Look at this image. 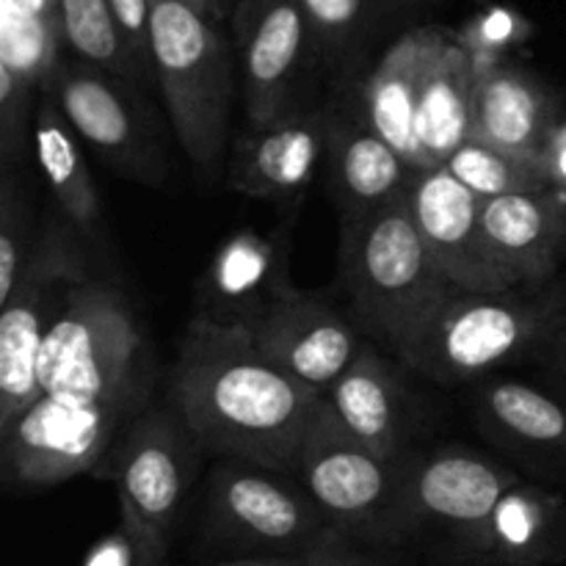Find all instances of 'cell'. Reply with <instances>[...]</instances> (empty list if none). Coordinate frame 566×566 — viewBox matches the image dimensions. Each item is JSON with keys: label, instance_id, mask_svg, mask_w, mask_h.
Wrapping results in <instances>:
<instances>
[{"label": "cell", "instance_id": "1", "mask_svg": "<svg viewBox=\"0 0 566 566\" xmlns=\"http://www.w3.org/2000/svg\"><path fill=\"white\" fill-rule=\"evenodd\" d=\"M169 401L205 451L296 475L324 392L276 368L247 326L191 318Z\"/></svg>", "mask_w": 566, "mask_h": 566}, {"label": "cell", "instance_id": "2", "mask_svg": "<svg viewBox=\"0 0 566 566\" xmlns=\"http://www.w3.org/2000/svg\"><path fill=\"white\" fill-rule=\"evenodd\" d=\"M36 376L39 390L70 401H149L153 352L125 293L88 276L50 326Z\"/></svg>", "mask_w": 566, "mask_h": 566}, {"label": "cell", "instance_id": "3", "mask_svg": "<svg viewBox=\"0 0 566 566\" xmlns=\"http://www.w3.org/2000/svg\"><path fill=\"white\" fill-rule=\"evenodd\" d=\"M566 310V287L523 293L451 291L403 340L398 357L434 381H468L539 346Z\"/></svg>", "mask_w": 566, "mask_h": 566}, {"label": "cell", "instance_id": "4", "mask_svg": "<svg viewBox=\"0 0 566 566\" xmlns=\"http://www.w3.org/2000/svg\"><path fill=\"white\" fill-rule=\"evenodd\" d=\"M149 53L177 138L193 166L210 175L230 127V39L221 22L186 0H149Z\"/></svg>", "mask_w": 566, "mask_h": 566}, {"label": "cell", "instance_id": "5", "mask_svg": "<svg viewBox=\"0 0 566 566\" xmlns=\"http://www.w3.org/2000/svg\"><path fill=\"white\" fill-rule=\"evenodd\" d=\"M340 258L359 324L392 352L453 291L415 227L407 193L343 227Z\"/></svg>", "mask_w": 566, "mask_h": 566}, {"label": "cell", "instance_id": "6", "mask_svg": "<svg viewBox=\"0 0 566 566\" xmlns=\"http://www.w3.org/2000/svg\"><path fill=\"white\" fill-rule=\"evenodd\" d=\"M412 453L379 457L343 429L324 398L304 440L296 479L343 536L370 547H401L407 545L403 495Z\"/></svg>", "mask_w": 566, "mask_h": 566}, {"label": "cell", "instance_id": "7", "mask_svg": "<svg viewBox=\"0 0 566 566\" xmlns=\"http://www.w3.org/2000/svg\"><path fill=\"white\" fill-rule=\"evenodd\" d=\"M335 534L296 475L235 457L210 470L199 528L208 551L304 558Z\"/></svg>", "mask_w": 566, "mask_h": 566}, {"label": "cell", "instance_id": "8", "mask_svg": "<svg viewBox=\"0 0 566 566\" xmlns=\"http://www.w3.org/2000/svg\"><path fill=\"white\" fill-rule=\"evenodd\" d=\"M199 451L202 442L169 401L144 409L94 473L114 481L138 566H166L177 517L197 479Z\"/></svg>", "mask_w": 566, "mask_h": 566}, {"label": "cell", "instance_id": "9", "mask_svg": "<svg viewBox=\"0 0 566 566\" xmlns=\"http://www.w3.org/2000/svg\"><path fill=\"white\" fill-rule=\"evenodd\" d=\"M92 276L86 241L64 219L39 221L36 241L0 315V434L39 398V352L72 293Z\"/></svg>", "mask_w": 566, "mask_h": 566}, {"label": "cell", "instance_id": "10", "mask_svg": "<svg viewBox=\"0 0 566 566\" xmlns=\"http://www.w3.org/2000/svg\"><path fill=\"white\" fill-rule=\"evenodd\" d=\"M144 409L142 398L70 401L39 392L0 434L3 481L11 490H48L75 475H94Z\"/></svg>", "mask_w": 566, "mask_h": 566}, {"label": "cell", "instance_id": "11", "mask_svg": "<svg viewBox=\"0 0 566 566\" xmlns=\"http://www.w3.org/2000/svg\"><path fill=\"white\" fill-rule=\"evenodd\" d=\"M520 481L512 468L470 448L415 451L403 495L407 542L429 536L457 562L473 564L486 520Z\"/></svg>", "mask_w": 566, "mask_h": 566}, {"label": "cell", "instance_id": "12", "mask_svg": "<svg viewBox=\"0 0 566 566\" xmlns=\"http://www.w3.org/2000/svg\"><path fill=\"white\" fill-rule=\"evenodd\" d=\"M77 138L116 175L164 186L166 149L138 83L64 53L50 86Z\"/></svg>", "mask_w": 566, "mask_h": 566}, {"label": "cell", "instance_id": "13", "mask_svg": "<svg viewBox=\"0 0 566 566\" xmlns=\"http://www.w3.org/2000/svg\"><path fill=\"white\" fill-rule=\"evenodd\" d=\"M407 202L431 260L453 291L497 293L523 287L486 238L481 199L446 166L415 169Z\"/></svg>", "mask_w": 566, "mask_h": 566}, {"label": "cell", "instance_id": "14", "mask_svg": "<svg viewBox=\"0 0 566 566\" xmlns=\"http://www.w3.org/2000/svg\"><path fill=\"white\" fill-rule=\"evenodd\" d=\"M232 36L243 72L249 125H269L293 108L298 72L315 55V39L302 0H238Z\"/></svg>", "mask_w": 566, "mask_h": 566}, {"label": "cell", "instance_id": "15", "mask_svg": "<svg viewBox=\"0 0 566 566\" xmlns=\"http://www.w3.org/2000/svg\"><path fill=\"white\" fill-rule=\"evenodd\" d=\"M291 287V221L271 232L235 230L199 280L193 318L252 329Z\"/></svg>", "mask_w": 566, "mask_h": 566}, {"label": "cell", "instance_id": "16", "mask_svg": "<svg viewBox=\"0 0 566 566\" xmlns=\"http://www.w3.org/2000/svg\"><path fill=\"white\" fill-rule=\"evenodd\" d=\"M252 337L276 368L318 392L329 390L368 346L332 304L298 287L252 326Z\"/></svg>", "mask_w": 566, "mask_h": 566}, {"label": "cell", "instance_id": "17", "mask_svg": "<svg viewBox=\"0 0 566 566\" xmlns=\"http://www.w3.org/2000/svg\"><path fill=\"white\" fill-rule=\"evenodd\" d=\"M324 111H291L269 125H249L232 142L230 188L252 199L291 205L304 197L329 147Z\"/></svg>", "mask_w": 566, "mask_h": 566}, {"label": "cell", "instance_id": "18", "mask_svg": "<svg viewBox=\"0 0 566 566\" xmlns=\"http://www.w3.org/2000/svg\"><path fill=\"white\" fill-rule=\"evenodd\" d=\"M481 221L520 285L542 287L566 254V197L553 188L481 199Z\"/></svg>", "mask_w": 566, "mask_h": 566}, {"label": "cell", "instance_id": "19", "mask_svg": "<svg viewBox=\"0 0 566 566\" xmlns=\"http://www.w3.org/2000/svg\"><path fill=\"white\" fill-rule=\"evenodd\" d=\"M324 398L343 429L379 457L398 459L412 451V398L396 365L387 363L374 346L363 348Z\"/></svg>", "mask_w": 566, "mask_h": 566}, {"label": "cell", "instance_id": "20", "mask_svg": "<svg viewBox=\"0 0 566 566\" xmlns=\"http://www.w3.org/2000/svg\"><path fill=\"white\" fill-rule=\"evenodd\" d=\"M556 122V105L536 77L501 61L479 66L473 138L520 160L539 164Z\"/></svg>", "mask_w": 566, "mask_h": 566}, {"label": "cell", "instance_id": "21", "mask_svg": "<svg viewBox=\"0 0 566 566\" xmlns=\"http://www.w3.org/2000/svg\"><path fill=\"white\" fill-rule=\"evenodd\" d=\"M481 429L539 475L566 481V407L523 381H492L475 396Z\"/></svg>", "mask_w": 566, "mask_h": 566}, {"label": "cell", "instance_id": "22", "mask_svg": "<svg viewBox=\"0 0 566 566\" xmlns=\"http://www.w3.org/2000/svg\"><path fill=\"white\" fill-rule=\"evenodd\" d=\"M326 175L343 227L403 197L415 166L365 122H332Z\"/></svg>", "mask_w": 566, "mask_h": 566}, {"label": "cell", "instance_id": "23", "mask_svg": "<svg viewBox=\"0 0 566 566\" xmlns=\"http://www.w3.org/2000/svg\"><path fill=\"white\" fill-rule=\"evenodd\" d=\"M440 25H412L398 33L363 88L368 125L392 144L415 169H426L418 136L420 83Z\"/></svg>", "mask_w": 566, "mask_h": 566}, {"label": "cell", "instance_id": "24", "mask_svg": "<svg viewBox=\"0 0 566 566\" xmlns=\"http://www.w3.org/2000/svg\"><path fill=\"white\" fill-rule=\"evenodd\" d=\"M566 562V501L539 484H514L497 501L475 547V566H551Z\"/></svg>", "mask_w": 566, "mask_h": 566}, {"label": "cell", "instance_id": "25", "mask_svg": "<svg viewBox=\"0 0 566 566\" xmlns=\"http://www.w3.org/2000/svg\"><path fill=\"white\" fill-rule=\"evenodd\" d=\"M473 53L448 28H437L429 61L420 83L418 136L426 166L446 164L448 155L473 138V92H475Z\"/></svg>", "mask_w": 566, "mask_h": 566}, {"label": "cell", "instance_id": "26", "mask_svg": "<svg viewBox=\"0 0 566 566\" xmlns=\"http://www.w3.org/2000/svg\"><path fill=\"white\" fill-rule=\"evenodd\" d=\"M31 138L59 216H64L86 243H103V205H99L97 182L88 171L81 138L53 92L39 94Z\"/></svg>", "mask_w": 566, "mask_h": 566}, {"label": "cell", "instance_id": "27", "mask_svg": "<svg viewBox=\"0 0 566 566\" xmlns=\"http://www.w3.org/2000/svg\"><path fill=\"white\" fill-rule=\"evenodd\" d=\"M437 0H302L315 39V59L343 61L390 33L420 25Z\"/></svg>", "mask_w": 566, "mask_h": 566}, {"label": "cell", "instance_id": "28", "mask_svg": "<svg viewBox=\"0 0 566 566\" xmlns=\"http://www.w3.org/2000/svg\"><path fill=\"white\" fill-rule=\"evenodd\" d=\"M61 59L59 0H0V66L50 92Z\"/></svg>", "mask_w": 566, "mask_h": 566}, {"label": "cell", "instance_id": "29", "mask_svg": "<svg viewBox=\"0 0 566 566\" xmlns=\"http://www.w3.org/2000/svg\"><path fill=\"white\" fill-rule=\"evenodd\" d=\"M59 22L64 53L144 86L108 0H59Z\"/></svg>", "mask_w": 566, "mask_h": 566}, {"label": "cell", "instance_id": "30", "mask_svg": "<svg viewBox=\"0 0 566 566\" xmlns=\"http://www.w3.org/2000/svg\"><path fill=\"white\" fill-rule=\"evenodd\" d=\"M442 166L479 199L551 188L539 164H528V160L501 153V149L479 142V138H468L464 144H459Z\"/></svg>", "mask_w": 566, "mask_h": 566}, {"label": "cell", "instance_id": "31", "mask_svg": "<svg viewBox=\"0 0 566 566\" xmlns=\"http://www.w3.org/2000/svg\"><path fill=\"white\" fill-rule=\"evenodd\" d=\"M39 224H33V213L28 208L22 180L14 166H3L0 182V304L9 302L17 280L25 271L36 241Z\"/></svg>", "mask_w": 566, "mask_h": 566}, {"label": "cell", "instance_id": "32", "mask_svg": "<svg viewBox=\"0 0 566 566\" xmlns=\"http://www.w3.org/2000/svg\"><path fill=\"white\" fill-rule=\"evenodd\" d=\"M116 22L122 28L127 48L136 59L142 81H155L153 53H149V0H108Z\"/></svg>", "mask_w": 566, "mask_h": 566}, {"label": "cell", "instance_id": "33", "mask_svg": "<svg viewBox=\"0 0 566 566\" xmlns=\"http://www.w3.org/2000/svg\"><path fill=\"white\" fill-rule=\"evenodd\" d=\"M304 566H390L381 558H376L374 553L363 551L359 542L348 539V536L335 534L332 539H326L324 545L315 547L313 553L304 556Z\"/></svg>", "mask_w": 566, "mask_h": 566}, {"label": "cell", "instance_id": "34", "mask_svg": "<svg viewBox=\"0 0 566 566\" xmlns=\"http://www.w3.org/2000/svg\"><path fill=\"white\" fill-rule=\"evenodd\" d=\"M81 566H138L136 542L127 534L125 525L119 523V528L99 536V539L88 547Z\"/></svg>", "mask_w": 566, "mask_h": 566}, {"label": "cell", "instance_id": "35", "mask_svg": "<svg viewBox=\"0 0 566 566\" xmlns=\"http://www.w3.org/2000/svg\"><path fill=\"white\" fill-rule=\"evenodd\" d=\"M539 166L547 177V186L566 197V119H558L553 127L551 138L542 149Z\"/></svg>", "mask_w": 566, "mask_h": 566}, {"label": "cell", "instance_id": "36", "mask_svg": "<svg viewBox=\"0 0 566 566\" xmlns=\"http://www.w3.org/2000/svg\"><path fill=\"white\" fill-rule=\"evenodd\" d=\"M216 566H304V558L296 556H235Z\"/></svg>", "mask_w": 566, "mask_h": 566}, {"label": "cell", "instance_id": "37", "mask_svg": "<svg viewBox=\"0 0 566 566\" xmlns=\"http://www.w3.org/2000/svg\"><path fill=\"white\" fill-rule=\"evenodd\" d=\"M186 3L216 22H224L227 17H232V9H235V0H186Z\"/></svg>", "mask_w": 566, "mask_h": 566}, {"label": "cell", "instance_id": "38", "mask_svg": "<svg viewBox=\"0 0 566 566\" xmlns=\"http://www.w3.org/2000/svg\"><path fill=\"white\" fill-rule=\"evenodd\" d=\"M551 340H553V354H556V368L566 385V310L562 313V318H558L556 329L551 332Z\"/></svg>", "mask_w": 566, "mask_h": 566}]
</instances>
